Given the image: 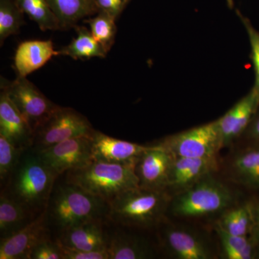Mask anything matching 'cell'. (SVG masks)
Returning a JSON list of instances; mask_svg holds the SVG:
<instances>
[{
	"mask_svg": "<svg viewBox=\"0 0 259 259\" xmlns=\"http://www.w3.org/2000/svg\"><path fill=\"white\" fill-rule=\"evenodd\" d=\"M255 258L259 259V244L255 245Z\"/></svg>",
	"mask_w": 259,
	"mask_h": 259,
	"instance_id": "obj_36",
	"label": "cell"
},
{
	"mask_svg": "<svg viewBox=\"0 0 259 259\" xmlns=\"http://www.w3.org/2000/svg\"><path fill=\"white\" fill-rule=\"evenodd\" d=\"M217 158H174L167 190L175 195L190 188L204 177L218 169Z\"/></svg>",
	"mask_w": 259,
	"mask_h": 259,
	"instance_id": "obj_15",
	"label": "cell"
},
{
	"mask_svg": "<svg viewBox=\"0 0 259 259\" xmlns=\"http://www.w3.org/2000/svg\"><path fill=\"white\" fill-rule=\"evenodd\" d=\"M254 209L255 203L253 202L229 207L223 212L217 224L231 234L250 236L254 226Z\"/></svg>",
	"mask_w": 259,
	"mask_h": 259,
	"instance_id": "obj_23",
	"label": "cell"
},
{
	"mask_svg": "<svg viewBox=\"0 0 259 259\" xmlns=\"http://www.w3.org/2000/svg\"><path fill=\"white\" fill-rule=\"evenodd\" d=\"M227 4H228V6L230 8H233V6H234V1L233 0H226Z\"/></svg>",
	"mask_w": 259,
	"mask_h": 259,
	"instance_id": "obj_37",
	"label": "cell"
},
{
	"mask_svg": "<svg viewBox=\"0 0 259 259\" xmlns=\"http://www.w3.org/2000/svg\"><path fill=\"white\" fill-rule=\"evenodd\" d=\"M233 202L231 191L210 174L175 195L169 204L174 215L194 218L223 212Z\"/></svg>",
	"mask_w": 259,
	"mask_h": 259,
	"instance_id": "obj_5",
	"label": "cell"
},
{
	"mask_svg": "<svg viewBox=\"0 0 259 259\" xmlns=\"http://www.w3.org/2000/svg\"><path fill=\"white\" fill-rule=\"evenodd\" d=\"M36 152L59 177L71 170L88 166L94 161L90 136L66 140Z\"/></svg>",
	"mask_w": 259,
	"mask_h": 259,
	"instance_id": "obj_9",
	"label": "cell"
},
{
	"mask_svg": "<svg viewBox=\"0 0 259 259\" xmlns=\"http://www.w3.org/2000/svg\"><path fill=\"white\" fill-rule=\"evenodd\" d=\"M1 90L6 93L35 131L59 107L47 98L27 77L17 76L13 81L1 80Z\"/></svg>",
	"mask_w": 259,
	"mask_h": 259,
	"instance_id": "obj_8",
	"label": "cell"
},
{
	"mask_svg": "<svg viewBox=\"0 0 259 259\" xmlns=\"http://www.w3.org/2000/svg\"><path fill=\"white\" fill-rule=\"evenodd\" d=\"M90 139L94 161L136 163L141 154L149 147L115 139L97 131Z\"/></svg>",
	"mask_w": 259,
	"mask_h": 259,
	"instance_id": "obj_16",
	"label": "cell"
},
{
	"mask_svg": "<svg viewBox=\"0 0 259 259\" xmlns=\"http://www.w3.org/2000/svg\"><path fill=\"white\" fill-rule=\"evenodd\" d=\"M249 142L232 158L228 171L236 183L250 190H259V142Z\"/></svg>",
	"mask_w": 259,
	"mask_h": 259,
	"instance_id": "obj_19",
	"label": "cell"
},
{
	"mask_svg": "<svg viewBox=\"0 0 259 259\" xmlns=\"http://www.w3.org/2000/svg\"><path fill=\"white\" fill-rule=\"evenodd\" d=\"M258 109L259 92L253 87L249 93L217 120L223 148L243 136Z\"/></svg>",
	"mask_w": 259,
	"mask_h": 259,
	"instance_id": "obj_11",
	"label": "cell"
},
{
	"mask_svg": "<svg viewBox=\"0 0 259 259\" xmlns=\"http://www.w3.org/2000/svg\"><path fill=\"white\" fill-rule=\"evenodd\" d=\"M104 220L88 221L61 231L57 241L68 249L82 251L107 250L110 234L104 226Z\"/></svg>",
	"mask_w": 259,
	"mask_h": 259,
	"instance_id": "obj_14",
	"label": "cell"
},
{
	"mask_svg": "<svg viewBox=\"0 0 259 259\" xmlns=\"http://www.w3.org/2000/svg\"><path fill=\"white\" fill-rule=\"evenodd\" d=\"M58 177L35 150L28 148L2 187L1 193L37 217L47 210Z\"/></svg>",
	"mask_w": 259,
	"mask_h": 259,
	"instance_id": "obj_1",
	"label": "cell"
},
{
	"mask_svg": "<svg viewBox=\"0 0 259 259\" xmlns=\"http://www.w3.org/2000/svg\"><path fill=\"white\" fill-rule=\"evenodd\" d=\"M61 30L76 26L81 19L97 13L94 0H48Z\"/></svg>",
	"mask_w": 259,
	"mask_h": 259,
	"instance_id": "obj_22",
	"label": "cell"
},
{
	"mask_svg": "<svg viewBox=\"0 0 259 259\" xmlns=\"http://www.w3.org/2000/svg\"><path fill=\"white\" fill-rule=\"evenodd\" d=\"M243 136H245L248 141L259 142V109Z\"/></svg>",
	"mask_w": 259,
	"mask_h": 259,
	"instance_id": "obj_34",
	"label": "cell"
},
{
	"mask_svg": "<svg viewBox=\"0 0 259 259\" xmlns=\"http://www.w3.org/2000/svg\"><path fill=\"white\" fill-rule=\"evenodd\" d=\"M95 131L85 116L74 109L59 106L35 131L31 148L40 151L66 140L91 136Z\"/></svg>",
	"mask_w": 259,
	"mask_h": 259,
	"instance_id": "obj_6",
	"label": "cell"
},
{
	"mask_svg": "<svg viewBox=\"0 0 259 259\" xmlns=\"http://www.w3.org/2000/svg\"><path fill=\"white\" fill-rule=\"evenodd\" d=\"M23 12L15 0H0V42L3 45L5 39L20 31L25 23Z\"/></svg>",
	"mask_w": 259,
	"mask_h": 259,
	"instance_id": "obj_28",
	"label": "cell"
},
{
	"mask_svg": "<svg viewBox=\"0 0 259 259\" xmlns=\"http://www.w3.org/2000/svg\"><path fill=\"white\" fill-rule=\"evenodd\" d=\"M97 12L107 13L115 19L127 5L125 0H94Z\"/></svg>",
	"mask_w": 259,
	"mask_h": 259,
	"instance_id": "obj_32",
	"label": "cell"
},
{
	"mask_svg": "<svg viewBox=\"0 0 259 259\" xmlns=\"http://www.w3.org/2000/svg\"><path fill=\"white\" fill-rule=\"evenodd\" d=\"M255 221L253 231H252L250 238L254 242L255 245L259 244V201L255 203Z\"/></svg>",
	"mask_w": 259,
	"mask_h": 259,
	"instance_id": "obj_35",
	"label": "cell"
},
{
	"mask_svg": "<svg viewBox=\"0 0 259 259\" xmlns=\"http://www.w3.org/2000/svg\"><path fill=\"white\" fill-rule=\"evenodd\" d=\"M158 144L175 157L217 158L223 148L218 120L168 136Z\"/></svg>",
	"mask_w": 259,
	"mask_h": 259,
	"instance_id": "obj_7",
	"label": "cell"
},
{
	"mask_svg": "<svg viewBox=\"0 0 259 259\" xmlns=\"http://www.w3.org/2000/svg\"><path fill=\"white\" fill-rule=\"evenodd\" d=\"M30 259H63L62 247L50 237L37 243L30 252Z\"/></svg>",
	"mask_w": 259,
	"mask_h": 259,
	"instance_id": "obj_31",
	"label": "cell"
},
{
	"mask_svg": "<svg viewBox=\"0 0 259 259\" xmlns=\"http://www.w3.org/2000/svg\"><path fill=\"white\" fill-rule=\"evenodd\" d=\"M244 25L250 46V60L253 64L255 73V83L253 87L259 92V32L253 26L248 18L238 13Z\"/></svg>",
	"mask_w": 259,
	"mask_h": 259,
	"instance_id": "obj_30",
	"label": "cell"
},
{
	"mask_svg": "<svg viewBox=\"0 0 259 259\" xmlns=\"http://www.w3.org/2000/svg\"><path fill=\"white\" fill-rule=\"evenodd\" d=\"M18 8L37 23L42 31L61 30L48 0H15Z\"/></svg>",
	"mask_w": 259,
	"mask_h": 259,
	"instance_id": "obj_26",
	"label": "cell"
},
{
	"mask_svg": "<svg viewBox=\"0 0 259 259\" xmlns=\"http://www.w3.org/2000/svg\"><path fill=\"white\" fill-rule=\"evenodd\" d=\"M115 18L103 12H99L95 18L85 20L90 26L94 38L108 53L115 41L116 28Z\"/></svg>",
	"mask_w": 259,
	"mask_h": 259,
	"instance_id": "obj_27",
	"label": "cell"
},
{
	"mask_svg": "<svg viewBox=\"0 0 259 259\" xmlns=\"http://www.w3.org/2000/svg\"><path fill=\"white\" fill-rule=\"evenodd\" d=\"M25 150L16 147L9 140L0 134V180L2 187L8 182Z\"/></svg>",
	"mask_w": 259,
	"mask_h": 259,
	"instance_id": "obj_29",
	"label": "cell"
},
{
	"mask_svg": "<svg viewBox=\"0 0 259 259\" xmlns=\"http://www.w3.org/2000/svg\"><path fill=\"white\" fill-rule=\"evenodd\" d=\"M163 246L168 254L177 259H210L212 250L198 233L182 228L169 226L161 233Z\"/></svg>",
	"mask_w": 259,
	"mask_h": 259,
	"instance_id": "obj_13",
	"label": "cell"
},
{
	"mask_svg": "<svg viewBox=\"0 0 259 259\" xmlns=\"http://www.w3.org/2000/svg\"><path fill=\"white\" fill-rule=\"evenodd\" d=\"M74 28L76 37L69 45L58 51L59 55L69 56L75 60L106 57L107 51L94 38L87 27L76 25Z\"/></svg>",
	"mask_w": 259,
	"mask_h": 259,
	"instance_id": "obj_24",
	"label": "cell"
},
{
	"mask_svg": "<svg viewBox=\"0 0 259 259\" xmlns=\"http://www.w3.org/2000/svg\"><path fill=\"white\" fill-rule=\"evenodd\" d=\"M59 55L51 40H26L17 48L14 56V66L18 76L27 77L40 69L54 56Z\"/></svg>",
	"mask_w": 259,
	"mask_h": 259,
	"instance_id": "obj_18",
	"label": "cell"
},
{
	"mask_svg": "<svg viewBox=\"0 0 259 259\" xmlns=\"http://www.w3.org/2000/svg\"><path fill=\"white\" fill-rule=\"evenodd\" d=\"M174 158V155L161 145L149 146L140 156L135 167L139 187L166 192Z\"/></svg>",
	"mask_w": 259,
	"mask_h": 259,
	"instance_id": "obj_10",
	"label": "cell"
},
{
	"mask_svg": "<svg viewBox=\"0 0 259 259\" xmlns=\"http://www.w3.org/2000/svg\"><path fill=\"white\" fill-rule=\"evenodd\" d=\"M110 259H146L153 257V250L146 240L124 233L110 234L107 247Z\"/></svg>",
	"mask_w": 259,
	"mask_h": 259,
	"instance_id": "obj_20",
	"label": "cell"
},
{
	"mask_svg": "<svg viewBox=\"0 0 259 259\" xmlns=\"http://www.w3.org/2000/svg\"><path fill=\"white\" fill-rule=\"evenodd\" d=\"M47 210L30 224L0 243V259H30L32 248L42 240L49 238Z\"/></svg>",
	"mask_w": 259,
	"mask_h": 259,
	"instance_id": "obj_12",
	"label": "cell"
},
{
	"mask_svg": "<svg viewBox=\"0 0 259 259\" xmlns=\"http://www.w3.org/2000/svg\"><path fill=\"white\" fill-rule=\"evenodd\" d=\"M221 243L222 256L226 259H254L255 244L250 236L231 234L217 223L214 226Z\"/></svg>",
	"mask_w": 259,
	"mask_h": 259,
	"instance_id": "obj_25",
	"label": "cell"
},
{
	"mask_svg": "<svg viewBox=\"0 0 259 259\" xmlns=\"http://www.w3.org/2000/svg\"><path fill=\"white\" fill-rule=\"evenodd\" d=\"M20 204L1 193L0 196V236H13L36 218Z\"/></svg>",
	"mask_w": 259,
	"mask_h": 259,
	"instance_id": "obj_21",
	"label": "cell"
},
{
	"mask_svg": "<svg viewBox=\"0 0 259 259\" xmlns=\"http://www.w3.org/2000/svg\"><path fill=\"white\" fill-rule=\"evenodd\" d=\"M60 244V243H59ZM62 247L63 259H110L107 250L99 251H82L68 249Z\"/></svg>",
	"mask_w": 259,
	"mask_h": 259,
	"instance_id": "obj_33",
	"label": "cell"
},
{
	"mask_svg": "<svg viewBox=\"0 0 259 259\" xmlns=\"http://www.w3.org/2000/svg\"><path fill=\"white\" fill-rule=\"evenodd\" d=\"M109 202L79 186L65 182L54 186L47 215L59 231L88 221L108 218Z\"/></svg>",
	"mask_w": 259,
	"mask_h": 259,
	"instance_id": "obj_2",
	"label": "cell"
},
{
	"mask_svg": "<svg viewBox=\"0 0 259 259\" xmlns=\"http://www.w3.org/2000/svg\"><path fill=\"white\" fill-rule=\"evenodd\" d=\"M0 134L16 147H32L34 131L28 121L3 90L0 95Z\"/></svg>",
	"mask_w": 259,
	"mask_h": 259,
	"instance_id": "obj_17",
	"label": "cell"
},
{
	"mask_svg": "<svg viewBox=\"0 0 259 259\" xmlns=\"http://www.w3.org/2000/svg\"><path fill=\"white\" fill-rule=\"evenodd\" d=\"M125 1H126V3H127H127H128L129 2L131 1V0H125Z\"/></svg>",
	"mask_w": 259,
	"mask_h": 259,
	"instance_id": "obj_38",
	"label": "cell"
},
{
	"mask_svg": "<svg viewBox=\"0 0 259 259\" xmlns=\"http://www.w3.org/2000/svg\"><path fill=\"white\" fill-rule=\"evenodd\" d=\"M136 164L93 161L88 166L66 172V182L110 203L126 191L139 188Z\"/></svg>",
	"mask_w": 259,
	"mask_h": 259,
	"instance_id": "obj_3",
	"label": "cell"
},
{
	"mask_svg": "<svg viewBox=\"0 0 259 259\" xmlns=\"http://www.w3.org/2000/svg\"><path fill=\"white\" fill-rule=\"evenodd\" d=\"M169 202L165 191L139 187L126 191L109 203L108 218L122 226L151 228L161 222Z\"/></svg>",
	"mask_w": 259,
	"mask_h": 259,
	"instance_id": "obj_4",
	"label": "cell"
}]
</instances>
